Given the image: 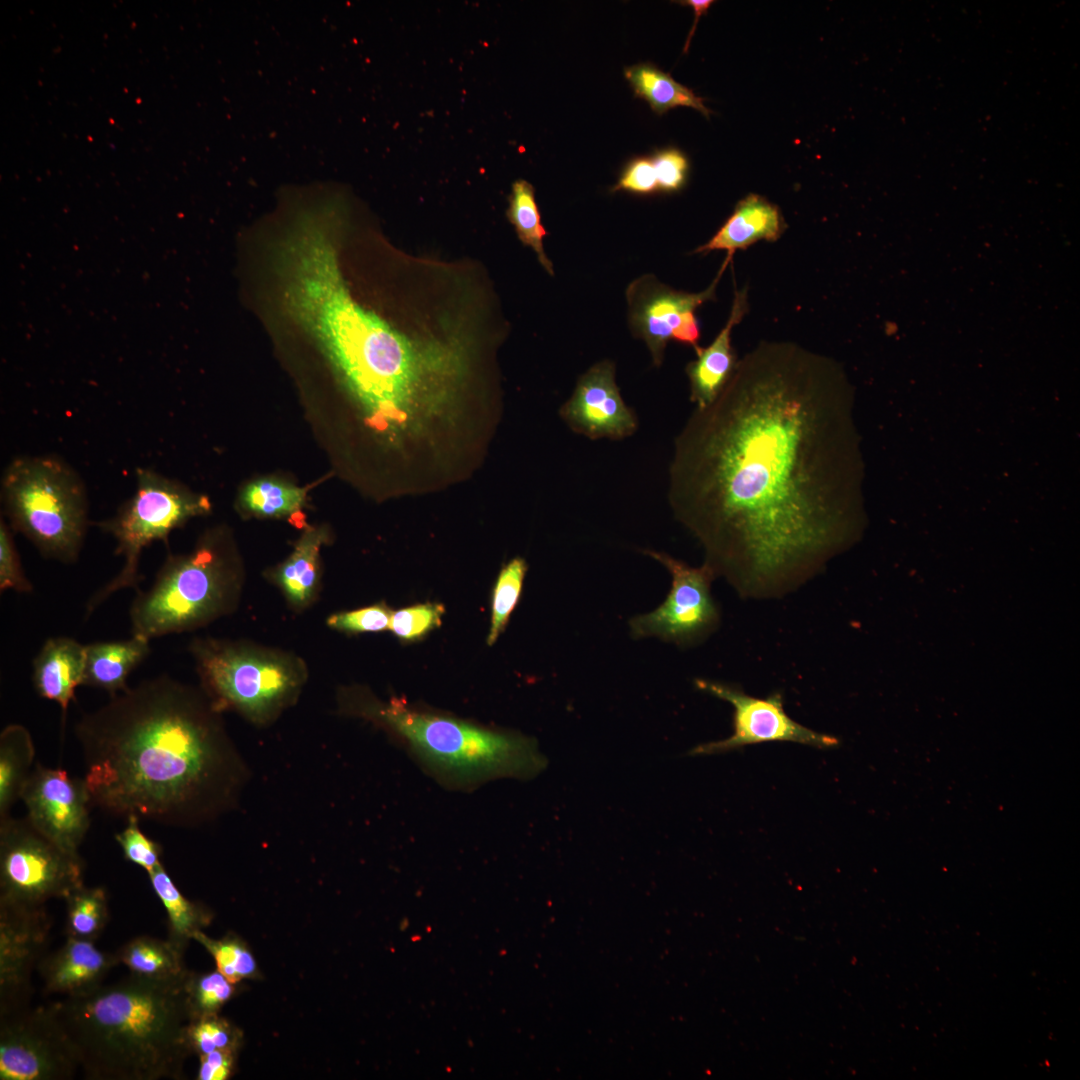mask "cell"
Listing matches in <instances>:
<instances>
[{
    "mask_svg": "<svg viewBox=\"0 0 1080 1080\" xmlns=\"http://www.w3.org/2000/svg\"><path fill=\"white\" fill-rule=\"evenodd\" d=\"M118 964L115 952L99 950L94 941L67 937L59 949L41 959L37 970L47 993L69 998L98 989Z\"/></svg>",
    "mask_w": 1080,
    "mask_h": 1080,
    "instance_id": "ac0fdd59",
    "label": "cell"
},
{
    "mask_svg": "<svg viewBox=\"0 0 1080 1080\" xmlns=\"http://www.w3.org/2000/svg\"><path fill=\"white\" fill-rule=\"evenodd\" d=\"M624 75L635 96L645 100L658 115L678 106L693 108L707 118L711 114L704 105L703 98L650 62L627 67Z\"/></svg>",
    "mask_w": 1080,
    "mask_h": 1080,
    "instance_id": "cb8c5ba5",
    "label": "cell"
},
{
    "mask_svg": "<svg viewBox=\"0 0 1080 1080\" xmlns=\"http://www.w3.org/2000/svg\"><path fill=\"white\" fill-rule=\"evenodd\" d=\"M192 939L197 940L212 955L216 969L230 982L236 983L255 974V959L239 940L229 936L213 939L201 930L197 931Z\"/></svg>",
    "mask_w": 1080,
    "mask_h": 1080,
    "instance_id": "d6a6232c",
    "label": "cell"
},
{
    "mask_svg": "<svg viewBox=\"0 0 1080 1080\" xmlns=\"http://www.w3.org/2000/svg\"><path fill=\"white\" fill-rule=\"evenodd\" d=\"M337 253L327 236L287 251L279 265L287 309L316 338L372 428L415 432L454 401L464 348L414 342L364 309L349 292Z\"/></svg>",
    "mask_w": 1080,
    "mask_h": 1080,
    "instance_id": "3957f363",
    "label": "cell"
},
{
    "mask_svg": "<svg viewBox=\"0 0 1080 1080\" xmlns=\"http://www.w3.org/2000/svg\"><path fill=\"white\" fill-rule=\"evenodd\" d=\"M352 712L388 730L440 783L471 789L497 778L529 779L547 765L534 738L392 697H353Z\"/></svg>",
    "mask_w": 1080,
    "mask_h": 1080,
    "instance_id": "5b68a950",
    "label": "cell"
},
{
    "mask_svg": "<svg viewBox=\"0 0 1080 1080\" xmlns=\"http://www.w3.org/2000/svg\"><path fill=\"white\" fill-rule=\"evenodd\" d=\"M695 686L733 706V734L723 740L700 744L690 751V755L719 754L774 741L795 742L819 749L839 745L835 736L816 732L790 718L779 693L757 698L736 686L708 679H696Z\"/></svg>",
    "mask_w": 1080,
    "mask_h": 1080,
    "instance_id": "5bb4252c",
    "label": "cell"
},
{
    "mask_svg": "<svg viewBox=\"0 0 1080 1080\" xmlns=\"http://www.w3.org/2000/svg\"><path fill=\"white\" fill-rule=\"evenodd\" d=\"M652 160L657 174L659 192L674 193L687 182L689 161L680 150L669 147L657 151Z\"/></svg>",
    "mask_w": 1080,
    "mask_h": 1080,
    "instance_id": "f35d334b",
    "label": "cell"
},
{
    "mask_svg": "<svg viewBox=\"0 0 1080 1080\" xmlns=\"http://www.w3.org/2000/svg\"><path fill=\"white\" fill-rule=\"evenodd\" d=\"M115 953L119 964L125 965L133 975L171 979L185 974L181 962V951L169 940L138 936L125 943Z\"/></svg>",
    "mask_w": 1080,
    "mask_h": 1080,
    "instance_id": "484cf974",
    "label": "cell"
},
{
    "mask_svg": "<svg viewBox=\"0 0 1080 1080\" xmlns=\"http://www.w3.org/2000/svg\"><path fill=\"white\" fill-rule=\"evenodd\" d=\"M200 1066L197 1079L199 1080H225L230 1077L233 1070V1049L215 1050L200 1055Z\"/></svg>",
    "mask_w": 1080,
    "mask_h": 1080,
    "instance_id": "60d3db41",
    "label": "cell"
},
{
    "mask_svg": "<svg viewBox=\"0 0 1080 1080\" xmlns=\"http://www.w3.org/2000/svg\"><path fill=\"white\" fill-rule=\"evenodd\" d=\"M84 862L25 818L0 821V901L45 906L83 884Z\"/></svg>",
    "mask_w": 1080,
    "mask_h": 1080,
    "instance_id": "30bf717a",
    "label": "cell"
},
{
    "mask_svg": "<svg viewBox=\"0 0 1080 1080\" xmlns=\"http://www.w3.org/2000/svg\"><path fill=\"white\" fill-rule=\"evenodd\" d=\"M232 590L218 541L205 538L186 556H170L152 585L138 590L129 618L132 635L147 640L199 626L226 610Z\"/></svg>",
    "mask_w": 1080,
    "mask_h": 1080,
    "instance_id": "52a82bcc",
    "label": "cell"
},
{
    "mask_svg": "<svg viewBox=\"0 0 1080 1080\" xmlns=\"http://www.w3.org/2000/svg\"><path fill=\"white\" fill-rule=\"evenodd\" d=\"M35 748L29 730L7 725L0 734V821L10 816L31 773Z\"/></svg>",
    "mask_w": 1080,
    "mask_h": 1080,
    "instance_id": "603a6c76",
    "label": "cell"
},
{
    "mask_svg": "<svg viewBox=\"0 0 1080 1080\" xmlns=\"http://www.w3.org/2000/svg\"><path fill=\"white\" fill-rule=\"evenodd\" d=\"M79 1068L50 1005L0 1018L1 1080H68Z\"/></svg>",
    "mask_w": 1080,
    "mask_h": 1080,
    "instance_id": "4fadbf2b",
    "label": "cell"
},
{
    "mask_svg": "<svg viewBox=\"0 0 1080 1080\" xmlns=\"http://www.w3.org/2000/svg\"><path fill=\"white\" fill-rule=\"evenodd\" d=\"M445 607L441 603H423L393 611L389 630L400 640H422L429 632L441 625Z\"/></svg>",
    "mask_w": 1080,
    "mask_h": 1080,
    "instance_id": "e575fe53",
    "label": "cell"
},
{
    "mask_svg": "<svg viewBox=\"0 0 1080 1080\" xmlns=\"http://www.w3.org/2000/svg\"><path fill=\"white\" fill-rule=\"evenodd\" d=\"M20 799L27 810L26 818L38 831L65 851L79 855L90 827L92 807L84 779L37 763Z\"/></svg>",
    "mask_w": 1080,
    "mask_h": 1080,
    "instance_id": "2e32d148",
    "label": "cell"
},
{
    "mask_svg": "<svg viewBox=\"0 0 1080 1080\" xmlns=\"http://www.w3.org/2000/svg\"><path fill=\"white\" fill-rule=\"evenodd\" d=\"M84 685L102 689L114 696L129 686V674L150 654V641L136 635L118 641L85 645Z\"/></svg>",
    "mask_w": 1080,
    "mask_h": 1080,
    "instance_id": "7402d4cb",
    "label": "cell"
},
{
    "mask_svg": "<svg viewBox=\"0 0 1080 1080\" xmlns=\"http://www.w3.org/2000/svg\"><path fill=\"white\" fill-rule=\"evenodd\" d=\"M679 3L681 5H687V6L692 7L693 10H694V13H695L694 23L692 25V28H691L689 34H688V37H687V40H686L685 46H684V53H686L688 48H689V45H690L691 39L693 37V34L695 32V29H696L699 18L702 15H705L707 13L708 9L713 4V1L712 0H686V1H679Z\"/></svg>",
    "mask_w": 1080,
    "mask_h": 1080,
    "instance_id": "b9f144b4",
    "label": "cell"
},
{
    "mask_svg": "<svg viewBox=\"0 0 1080 1080\" xmlns=\"http://www.w3.org/2000/svg\"><path fill=\"white\" fill-rule=\"evenodd\" d=\"M126 818V827L115 835V839L122 849L124 858L148 873L162 864L160 861L162 847L143 833L139 827L140 818L137 815L131 814Z\"/></svg>",
    "mask_w": 1080,
    "mask_h": 1080,
    "instance_id": "d590c367",
    "label": "cell"
},
{
    "mask_svg": "<svg viewBox=\"0 0 1080 1080\" xmlns=\"http://www.w3.org/2000/svg\"><path fill=\"white\" fill-rule=\"evenodd\" d=\"M671 575V588L656 609L632 617L629 629L634 639L656 637L679 646L705 640L720 623L719 609L711 595L716 578L704 564L692 567L666 553L646 550Z\"/></svg>",
    "mask_w": 1080,
    "mask_h": 1080,
    "instance_id": "8fae6325",
    "label": "cell"
},
{
    "mask_svg": "<svg viewBox=\"0 0 1080 1080\" xmlns=\"http://www.w3.org/2000/svg\"><path fill=\"white\" fill-rule=\"evenodd\" d=\"M207 497L194 495L149 468L136 470V489L116 514L98 523L116 541L117 555L124 558L121 570L86 604L89 617L111 595L122 589L138 591L143 576L139 563L143 550L154 541H166L169 533L188 519L210 511Z\"/></svg>",
    "mask_w": 1080,
    "mask_h": 1080,
    "instance_id": "ba28073f",
    "label": "cell"
},
{
    "mask_svg": "<svg viewBox=\"0 0 1080 1080\" xmlns=\"http://www.w3.org/2000/svg\"><path fill=\"white\" fill-rule=\"evenodd\" d=\"M92 806L197 827L234 809L248 768L205 695L161 675L75 725Z\"/></svg>",
    "mask_w": 1080,
    "mask_h": 1080,
    "instance_id": "7a4b0ae2",
    "label": "cell"
},
{
    "mask_svg": "<svg viewBox=\"0 0 1080 1080\" xmlns=\"http://www.w3.org/2000/svg\"><path fill=\"white\" fill-rule=\"evenodd\" d=\"M1 500L7 523L48 559L78 560L86 537L88 498L80 475L54 455L20 456L5 468Z\"/></svg>",
    "mask_w": 1080,
    "mask_h": 1080,
    "instance_id": "8992f818",
    "label": "cell"
},
{
    "mask_svg": "<svg viewBox=\"0 0 1080 1080\" xmlns=\"http://www.w3.org/2000/svg\"><path fill=\"white\" fill-rule=\"evenodd\" d=\"M392 614L393 611L385 604H377L334 614L328 619V624L345 632H380L389 629Z\"/></svg>",
    "mask_w": 1080,
    "mask_h": 1080,
    "instance_id": "74e56055",
    "label": "cell"
},
{
    "mask_svg": "<svg viewBox=\"0 0 1080 1080\" xmlns=\"http://www.w3.org/2000/svg\"><path fill=\"white\" fill-rule=\"evenodd\" d=\"M306 488L274 480H258L248 485L241 496L242 505L262 516L293 515L300 511Z\"/></svg>",
    "mask_w": 1080,
    "mask_h": 1080,
    "instance_id": "f546056e",
    "label": "cell"
},
{
    "mask_svg": "<svg viewBox=\"0 0 1080 1080\" xmlns=\"http://www.w3.org/2000/svg\"><path fill=\"white\" fill-rule=\"evenodd\" d=\"M184 975L154 979L130 974L84 996L50 1004L88 1079L178 1075L188 1051L184 1020H190Z\"/></svg>",
    "mask_w": 1080,
    "mask_h": 1080,
    "instance_id": "277c9868",
    "label": "cell"
},
{
    "mask_svg": "<svg viewBox=\"0 0 1080 1080\" xmlns=\"http://www.w3.org/2000/svg\"><path fill=\"white\" fill-rule=\"evenodd\" d=\"M51 925L45 906L0 901V1018L30 1008Z\"/></svg>",
    "mask_w": 1080,
    "mask_h": 1080,
    "instance_id": "9a60e30c",
    "label": "cell"
},
{
    "mask_svg": "<svg viewBox=\"0 0 1080 1080\" xmlns=\"http://www.w3.org/2000/svg\"><path fill=\"white\" fill-rule=\"evenodd\" d=\"M236 1039L231 1025L217 1014L191 1019L185 1029L188 1050L199 1056L215 1050L234 1049Z\"/></svg>",
    "mask_w": 1080,
    "mask_h": 1080,
    "instance_id": "836d02e7",
    "label": "cell"
},
{
    "mask_svg": "<svg viewBox=\"0 0 1080 1080\" xmlns=\"http://www.w3.org/2000/svg\"><path fill=\"white\" fill-rule=\"evenodd\" d=\"M850 400L836 360L763 341L675 438L674 517L742 598L784 597L853 543Z\"/></svg>",
    "mask_w": 1080,
    "mask_h": 1080,
    "instance_id": "6da1fadb",
    "label": "cell"
},
{
    "mask_svg": "<svg viewBox=\"0 0 1080 1080\" xmlns=\"http://www.w3.org/2000/svg\"><path fill=\"white\" fill-rule=\"evenodd\" d=\"M192 651L215 709H234L255 723L272 720L294 700L302 682L292 666L276 657L213 640L196 641Z\"/></svg>",
    "mask_w": 1080,
    "mask_h": 1080,
    "instance_id": "9c48e42d",
    "label": "cell"
},
{
    "mask_svg": "<svg viewBox=\"0 0 1080 1080\" xmlns=\"http://www.w3.org/2000/svg\"><path fill=\"white\" fill-rule=\"evenodd\" d=\"M147 874L156 896L167 913L168 940L182 952L187 940L210 922L211 914L203 906L190 901L181 893L163 864Z\"/></svg>",
    "mask_w": 1080,
    "mask_h": 1080,
    "instance_id": "d4e9b609",
    "label": "cell"
},
{
    "mask_svg": "<svg viewBox=\"0 0 1080 1080\" xmlns=\"http://www.w3.org/2000/svg\"><path fill=\"white\" fill-rule=\"evenodd\" d=\"M727 266L723 262L713 282L698 293L676 290L651 273L635 278L627 286L631 334L645 343L655 367L662 365L669 341L691 346L695 351L700 348L696 311L705 302L715 300L717 284Z\"/></svg>",
    "mask_w": 1080,
    "mask_h": 1080,
    "instance_id": "7c38bea8",
    "label": "cell"
},
{
    "mask_svg": "<svg viewBox=\"0 0 1080 1080\" xmlns=\"http://www.w3.org/2000/svg\"><path fill=\"white\" fill-rule=\"evenodd\" d=\"M32 680L37 694L54 701L63 715L76 700L78 686L84 685L86 648L70 637L48 638L35 656Z\"/></svg>",
    "mask_w": 1080,
    "mask_h": 1080,
    "instance_id": "ffe728a7",
    "label": "cell"
},
{
    "mask_svg": "<svg viewBox=\"0 0 1080 1080\" xmlns=\"http://www.w3.org/2000/svg\"><path fill=\"white\" fill-rule=\"evenodd\" d=\"M785 228L776 205L760 195L749 194L736 204L732 214L709 241L696 248L694 253L724 250L727 253L725 260L731 262L737 250H744L760 240L775 241Z\"/></svg>",
    "mask_w": 1080,
    "mask_h": 1080,
    "instance_id": "44dd1931",
    "label": "cell"
},
{
    "mask_svg": "<svg viewBox=\"0 0 1080 1080\" xmlns=\"http://www.w3.org/2000/svg\"><path fill=\"white\" fill-rule=\"evenodd\" d=\"M325 537L326 534L322 529H307L278 573L280 585L295 604L308 602L314 593L318 555Z\"/></svg>",
    "mask_w": 1080,
    "mask_h": 1080,
    "instance_id": "4316f807",
    "label": "cell"
},
{
    "mask_svg": "<svg viewBox=\"0 0 1080 1080\" xmlns=\"http://www.w3.org/2000/svg\"><path fill=\"white\" fill-rule=\"evenodd\" d=\"M12 529L3 518L0 520V590L31 593L33 585L24 573Z\"/></svg>",
    "mask_w": 1080,
    "mask_h": 1080,
    "instance_id": "8d00e7d4",
    "label": "cell"
},
{
    "mask_svg": "<svg viewBox=\"0 0 1080 1080\" xmlns=\"http://www.w3.org/2000/svg\"><path fill=\"white\" fill-rule=\"evenodd\" d=\"M233 984L217 969L200 975L185 973L183 991L190 1020L217 1014L233 995Z\"/></svg>",
    "mask_w": 1080,
    "mask_h": 1080,
    "instance_id": "4dcf8cb0",
    "label": "cell"
},
{
    "mask_svg": "<svg viewBox=\"0 0 1080 1080\" xmlns=\"http://www.w3.org/2000/svg\"><path fill=\"white\" fill-rule=\"evenodd\" d=\"M67 937L95 941L109 920L106 892L101 887L84 885L73 890L65 899Z\"/></svg>",
    "mask_w": 1080,
    "mask_h": 1080,
    "instance_id": "83f0119b",
    "label": "cell"
},
{
    "mask_svg": "<svg viewBox=\"0 0 1080 1080\" xmlns=\"http://www.w3.org/2000/svg\"><path fill=\"white\" fill-rule=\"evenodd\" d=\"M747 296L746 287L735 291L725 326L709 346L695 351L697 358L686 366L690 400L697 409L708 406L716 399L734 370L737 359L731 345V334L748 311Z\"/></svg>",
    "mask_w": 1080,
    "mask_h": 1080,
    "instance_id": "d6986e66",
    "label": "cell"
},
{
    "mask_svg": "<svg viewBox=\"0 0 1080 1080\" xmlns=\"http://www.w3.org/2000/svg\"><path fill=\"white\" fill-rule=\"evenodd\" d=\"M507 214L521 242L534 250L544 269L553 275L552 262L543 246L547 231L541 222L534 187L529 182L520 179L513 183Z\"/></svg>",
    "mask_w": 1080,
    "mask_h": 1080,
    "instance_id": "f1b7e54d",
    "label": "cell"
},
{
    "mask_svg": "<svg viewBox=\"0 0 1080 1080\" xmlns=\"http://www.w3.org/2000/svg\"><path fill=\"white\" fill-rule=\"evenodd\" d=\"M611 191H625L636 195H650L659 192L652 157H636L629 161Z\"/></svg>",
    "mask_w": 1080,
    "mask_h": 1080,
    "instance_id": "ab89813d",
    "label": "cell"
},
{
    "mask_svg": "<svg viewBox=\"0 0 1080 1080\" xmlns=\"http://www.w3.org/2000/svg\"><path fill=\"white\" fill-rule=\"evenodd\" d=\"M574 432L589 439L621 440L637 430L634 411L625 404L616 383V366L605 359L582 374L561 409Z\"/></svg>",
    "mask_w": 1080,
    "mask_h": 1080,
    "instance_id": "e0dca14e",
    "label": "cell"
},
{
    "mask_svg": "<svg viewBox=\"0 0 1080 1080\" xmlns=\"http://www.w3.org/2000/svg\"><path fill=\"white\" fill-rule=\"evenodd\" d=\"M527 569L526 561L517 557L507 563L498 575L492 595L491 625L487 637V644L490 646L505 630L520 599Z\"/></svg>",
    "mask_w": 1080,
    "mask_h": 1080,
    "instance_id": "1f68e13d",
    "label": "cell"
}]
</instances>
